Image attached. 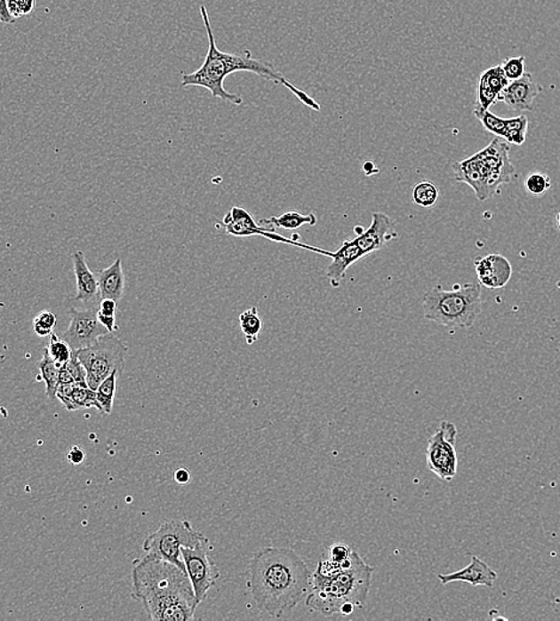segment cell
Masks as SVG:
<instances>
[{
	"mask_svg": "<svg viewBox=\"0 0 560 621\" xmlns=\"http://www.w3.org/2000/svg\"><path fill=\"white\" fill-rule=\"evenodd\" d=\"M308 565L288 547H264L250 563L249 588L262 612L283 617L304 599L311 589Z\"/></svg>",
	"mask_w": 560,
	"mask_h": 621,
	"instance_id": "cell-1",
	"label": "cell"
},
{
	"mask_svg": "<svg viewBox=\"0 0 560 621\" xmlns=\"http://www.w3.org/2000/svg\"><path fill=\"white\" fill-rule=\"evenodd\" d=\"M131 595L152 621L194 620L200 605L187 570L148 553L133 561Z\"/></svg>",
	"mask_w": 560,
	"mask_h": 621,
	"instance_id": "cell-2",
	"label": "cell"
},
{
	"mask_svg": "<svg viewBox=\"0 0 560 621\" xmlns=\"http://www.w3.org/2000/svg\"><path fill=\"white\" fill-rule=\"evenodd\" d=\"M200 10L201 17H203L207 31L208 52L206 57H204V64L196 71L182 76V85L184 88H188V86H200V88L207 89L212 93V96L217 97V99L231 103L233 106H242L244 100L236 93L228 92L225 89L224 82L233 73L252 72L260 78L273 82L274 84L284 85L304 106L315 110V112H320L319 103L313 100L308 93L292 84L283 73L277 71L270 62L252 58L250 51H244L243 53H226V52L219 50L217 43H215L206 6L201 5Z\"/></svg>",
	"mask_w": 560,
	"mask_h": 621,
	"instance_id": "cell-3",
	"label": "cell"
},
{
	"mask_svg": "<svg viewBox=\"0 0 560 621\" xmlns=\"http://www.w3.org/2000/svg\"><path fill=\"white\" fill-rule=\"evenodd\" d=\"M373 572L374 568L355 550L344 565H337L330 560L322 561L312 575L306 606L324 617L349 616L355 609H363L366 606Z\"/></svg>",
	"mask_w": 560,
	"mask_h": 621,
	"instance_id": "cell-4",
	"label": "cell"
},
{
	"mask_svg": "<svg viewBox=\"0 0 560 621\" xmlns=\"http://www.w3.org/2000/svg\"><path fill=\"white\" fill-rule=\"evenodd\" d=\"M452 169L454 179L471 187L479 201L495 195L500 186L511 182L515 173L509 145L500 138L493 139L485 148L465 161L454 163Z\"/></svg>",
	"mask_w": 560,
	"mask_h": 621,
	"instance_id": "cell-5",
	"label": "cell"
},
{
	"mask_svg": "<svg viewBox=\"0 0 560 621\" xmlns=\"http://www.w3.org/2000/svg\"><path fill=\"white\" fill-rule=\"evenodd\" d=\"M422 308L427 321L447 328H471L482 314V287L480 283H455L453 290L446 291L437 284L424 294Z\"/></svg>",
	"mask_w": 560,
	"mask_h": 621,
	"instance_id": "cell-6",
	"label": "cell"
},
{
	"mask_svg": "<svg viewBox=\"0 0 560 621\" xmlns=\"http://www.w3.org/2000/svg\"><path fill=\"white\" fill-rule=\"evenodd\" d=\"M127 353V346L113 334L104 335L88 348L76 350V355L86 370L88 386L96 391L115 370L123 373Z\"/></svg>",
	"mask_w": 560,
	"mask_h": 621,
	"instance_id": "cell-7",
	"label": "cell"
},
{
	"mask_svg": "<svg viewBox=\"0 0 560 621\" xmlns=\"http://www.w3.org/2000/svg\"><path fill=\"white\" fill-rule=\"evenodd\" d=\"M204 534L197 532L189 521L170 520L146 537L142 549L153 557L160 558L187 570L182 558V547H191L203 539Z\"/></svg>",
	"mask_w": 560,
	"mask_h": 621,
	"instance_id": "cell-8",
	"label": "cell"
},
{
	"mask_svg": "<svg viewBox=\"0 0 560 621\" xmlns=\"http://www.w3.org/2000/svg\"><path fill=\"white\" fill-rule=\"evenodd\" d=\"M458 429L454 423L441 422L436 432L428 440L427 464L429 470L441 480L451 482L458 472V454L455 450Z\"/></svg>",
	"mask_w": 560,
	"mask_h": 621,
	"instance_id": "cell-9",
	"label": "cell"
},
{
	"mask_svg": "<svg viewBox=\"0 0 560 621\" xmlns=\"http://www.w3.org/2000/svg\"><path fill=\"white\" fill-rule=\"evenodd\" d=\"M210 549L211 541L207 537L194 546L182 547V558L198 603L207 598L210 589L220 578V570L208 553Z\"/></svg>",
	"mask_w": 560,
	"mask_h": 621,
	"instance_id": "cell-10",
	"label": "cell"
},
{
	"mask_svg": "<svg viewBox=\"0 0 560 621\" xmlns=\"http://www.w3.org/2000/svg\"><path fill=\"white\" fill-rule=\"evenodd\" d=\"M220 227L225 228L226 234L233 235V237L246 238L260 235V237L269 239V241L297 246V248L320 253V255L328 256V258H332L333 256V251L304 244V243L294 241L293 238L284 237V235L277 234L274 230H268L266 227H260L252 215L242 207H232L222 219Z\"/></svg>",
	"mask_w": 560,
	"mask_h": 621,
	"instance_id": "cell-11",
	"label": "cell"
},
{
	"mask_svg": "<svg viewBox=\"0 0 560 621\" xmlns=\"http://www.w3.org/2000/svg\"><path fill=\"white\" fill-rule=\"evenodd\" d=\"M69 315H71V322H69L68 330L62 332L61 338L71 346L75 352L88 348V346L95 345L104 335L110 334L106 326L100 322L95 308L83 311L71 308Z\"/></svg>",
	"mask_w": 560,
	"mask_h": 621,
	"instance_id": "cell-12",
	"label": "cell"
},
{
	"mask_svg": "<svg viewBox=\"0 0 560 621\" xmlns=\"http://www.w3.org/2000/svg\"><path fill=\"white\" fill-rule=\"evenodd\" d=\"M473 115L480 121L486 131L495 134L497 138L503 139L508 144L520 146L526 142L528 124H530L526 115L502 119L490 110L473 112Z\"/></svg>",
	"mask_w": 560,
	"mask_h": 621,
	"instance_id": "cell-13",
	"label": "cell"
},
{
	"mask_svg": "<svg viewBox=\"0 0 560 621\" xmlns=\"http://www.w3.org/2000/svg\"><path fill=\"white\" fill-rule=\"evenodd\" d=\"M398 235L396 223L388 214L373 211L371 227L367 230L364 228L363 234L357 235L354 239L366 258L371 253L379 251L386 243L393 241Z\"/></svg>",
	"mask_w": 560,
	"mask_h": 621,
	"instance_id": "cell-14",
	"label": "cell"
},
{
	"mask_svg": "<svg viewBox=\"0 0 560 621\" xmlns=\"http://www.w3.org/2000/svg\"><path fill=\"white\" fill-rule=\"evenodd\" d=\"M475 268L480 286L489 290L506 287L513 275V267L510 262L499 253H490V255L476 258Z\"/></svg>",
	"mask_w": 560,
	"mask_h": 621,
	"instance_id": "cell-15",
	"label": "cell"
},
{
	"mask_svg": "<svg viewBox=\"0 0 560 621\" xmlns=\"http://www.w3.org/2000/svg\"><path fill=\"white\" fill-rule=\"evenodd\" d=\"M509 83L502 65L485 69L480 75L478 85H476V100L473 112L490 110L493 104L500 102V97Z\"/></svg>",
	"mask_w": 560,
	"mask_h": 621,
	"instance_id": "cell-16",
	"label": "cell"
},
{
	"mask_svg": "<svg viewBox=\"0 0 560 621\" xmlns=\"http://www.w3.org/2000/svg\"><path fill=\"white\" fill-rule=\"evenodd\" d=\"M542 86L534 81L531 73H524L523 77L509 83L500 97V102L516 112H531L534 100L542 92Z\"/></svg>",
	"mask_w": 560,
	"mask_h": 621,
	"instance_id": "cell-17",
	"label": "cell"
},
{
	"mask_svg": "<svg viewBox=\"0 0 560 621\" xmlns=\"http://www.w3.org/2000/svg\"><path fill=\"white\" fill-rule=\"evenodd\" d=\"M437 578L443 585H448L452 582H465L473 587L482 585V587L492 588L499 575L485 561L476 556H472L471 563L462 570L452 572V574H438Z\"/></svg>",
	"mask_w": 560,
	"mask_h": 621,
	"instance_id": "cell-18",
	"label": "cell"
},
{
	"mask_svg": "<svg viewBox=\"0 0 560 621\" xmlns=\"http://www.w3.org/2000/svg\"><path fill=\"white\" fill-rule=\"evenodd\" d=\"M72 261L76 283V300L84 304H92L99 300L100 298L99 277L90 270L84 253L76 251L72 255Z\"/></svg>",
	"mask_w": 560,
	"mask_h": 621,
	"instance_id": "cell-19",
	"label": "cell"
},
{
	"mask_svg": "<svg viewBox=\"0 0 560 621\" xmlns=\"http://www.w3.org/2000/svg\"><path fill=\"white\" fill-rule=\"evenodd\" d=\"M364 258L355 239H346L337 251H333L332 261L326 268L325 275L332 287H339L346 276L347 270Z\"/></svg>",
	"mask_w": 560,
	"mask_h": 621,
	"instance_id": "cell-20",
	"label": "cell"
},
{
	"mask_svg": "<svg viewBox=\"0 0 560 621\" xmlns=\"http://www.w3.org/2000/svg\"><path fill=\"white\" fill-rule=\"evenodd\" d=\"M100 299L120 301L124 291V274L123 261L117 259L108 268L100 270L99 275Z\"/></svg>",
	"mask_w": 560,
	"mask_h": 621,
	"instance_id": "cell-21",
	"label": "cell"
},
{
	"mask_svg": "<svg viewBox=\"0 0 560 621\" xmlns=\"http://www.w3.org/2000/svg\"><path fill=\"white\" fill-rule=\"evenodd\" d=\"M59 401L68 409V411L95 408L102 412L96 391L92 390L89 386H83V385L75 384L69 394L59 399Z\"/></svg>",
	"mask_w": 560,
	"mask_h": 621,
	"instance_id": "cell-22",
	"label": "cell"
},
{
	"mask_svg": "<svg viewBox=\"0 0 560 621\" xmlns=\"http://www.w3.org/2000/svg\"><path fill=\"white\" fill-rule=\"evenodd\" d=\"M316 221L318 220H316L315 213L301 214L298 211H287L280 217L262 219L260 224L270 225L274 228H281V230L294 231L305 227V225L315 227Z\"/></svg>",
	"mask_w": 560,
	"mask_h": 621,
	"instance_id": "cell-23",
	"label": "cell"
},
{
	"mask_svg": "<svg viewBox=\"0 0 560 621\" xmlns=\"http://www.w3.org/2000/svg\"><path fill=\"white\" fill-rule=\"evenodd\" d=\"M37 369L40 370V379L46 384L48 398H57L58 388L60 386V379H59L60 369L52 359L46 348L44 350L43 359L37 362Z\"/></svg>",
	"mask_w": 560,
	"mask_h": 621,
	"instance_id": "cell-24",
	"label": "cell"
},
{
	"mask_svg": "<svg viewBox=\"0 0 560 621\" xmlns=\"http://www.w3.org/2000/svg\"><path fill=\"white\" fill-rule=\"evenodd\" d=\"M34 9L35 0H0V20L15 23L20 17L30 15Z\"/></svg>",
	"mask_w": 560,
	"mask_h": 621,
	"instance_id": "cell-25",
	"label": "cell"
},
{
	"mask_svg": "<svg viewBox=\"0 0 560 621\" xmlns=\"http://www.w3.org/2000/svg\"><path fill=\"white\" fill-rule=\"evenodd\" d=\"M239 325L246 343L249 346L255 345L259 341L263 329L262 318H260L256 307L249 308L239 315Z\"/></svg>",
	"mask_w": 560,
	"mask_h": 621,
	"instance_id": "cell-26",
	"label": "cell"
},
{
	"mask_svg": "<svg viewBox=\"0 0 560 621\" xmlns=\"http://www.w3.org/2000/svg\"><path fill=\"white\" fill-rule=\"evenodd\" d=\"M120 370H115L111 373L96 390L97 399H99L100 407H102V414L109 415L113 411L114 398L116 394L117 378L120 376Z\"/></svg>",
	"mask_w": 560,
	"mask_h": 621,
	"instance_id": "cell-27",
	"label": "cell"
},
{
	"mask_svg": "<svg viewBox=\"0 0 560 621\" xmlns=\"http://www.w3.org/2000/svg\"><path fill=\"white\" fill-rule=\"evenodd\" d=\"M438 188L430 180H422L417 183L412 189V201L420 207L431 208L436 204L438 200Z\"/></svg>",
	"mask_w": 560,
	"mask_h": 621,
	"instance_id": "cell-28",
	"label": "cell"
},
{
	"mask_svg": "<svg viewBox=\"0 0 560 621\" xmlns=\"http://www.w3.org/2000/svg\"><path fill=\"white\" fill-rule=\"evenodd\" d=\"M46 349L54 362L58 364L59 369H61L66 363H68V361L71 360L73 355V352H75V350L71 348V346H69L61 336L54 334V332L51 335L50 345L46 346Z\"/></svg>",
	"mask_w": 560,
	"mask_h": 621,
	"instance_id": "cell-29",
	"label": "cell"
},
{
	"mask_svg": "<svg viewBox=\"0 0 560 621\" xmlns=\"http://www.w3.org/2000/svg\"><path fill=\"white\" fill-rule=\"evenodd\" d=\"M117 301L113 299H100L97 315L100 322L108 329L110 334L118 330L116 325Z\"/></svg>",
	"mask_w": 560,
	"mask_h": 621,
	"instance_id": "cell-30",
	"label": "cell"
},
{
	"mask_svg": "<svg viewBox=\"0 0 560 621\" xmlns=\"http://www.w3.org/2000/svg\"><path fill=\"white\" fill-rule=\"evenodd\" d=\"M34 331L38 338H47L53 334L55 325H57V317L53 312L43 311L40 312L34 319Z\"/></svg>",
	"mask_w": 560,
	"mask_h": 621,
	"instance_id": "cell-31",
	"label": "cell"
},
{
	"mask_svg": "<svg viewBox=\"0 0 560 621\" xmlns=\"http://www.w3.org/2000/svg\"><path fill=\"white\" fill-rule=\"evenodd\" d=\"M524 188H526L527 192L532 194V195H544V194L551 188V179H549L548 175H545V173H531V175L527 176L526 180H524Z\"/></svg>",
	"mask_w": 560,
	"mask_h": 621,
	"instance_id": "cell-32",
	"label": "cell"
},
{
	"mask_svg": "<svg viewBox=\"0 0 560 621\" xmlns=\"http://www.w3.org/2000/svg\"><path fill=\"white\" fill-rule=\"evenodd\" d=\"M503 71L506 73L507 78L510 82L516 81L523 77L524 73V68H526V58L517 57V58H508L503 61L502 64Z\"/></svg>",
	"mask_w": 560,
	"mask_h": 621,
	"instance_id": "cell-33",
	"label": "cell"
},
{
	"mask_svg": "<svg viewBox=\"0 0 560 621\" xmlns=\"http://www.w3.org/2000/svg\"><path fill=\"white\" fill-rule=\"evenodd\" d=\"M65 366L66 369L71 372L72 377L75 378L76 384L83 385V386H88V381H86V370L85 367L83 366V363L80 362L79 357L76 355V352H73L71 360H69L68 363H66Z\"/></svg>",
	"mask_w": 560,
	"mask_h": 621,
	"instance_id": "cell-34",
	"label": "cell"
},
{
	"mask_svg": "<svg viewBox=\"0 0 560 621\" xmlns=\"http://www.w3.org/2000/svg\"><path fill=\"white\" fill-rule=\"evenodd\" d=\"M353 549L344 544H333L329 549V560L337 565H344L349 561Z\"/></svg>",
	"mask_w": 560,
	"mask_h": 621,
	"instance_id": "cell-35",
	"label": "cell"
},
{
	"mask_svg": "<svg viewBox=\"0 0 560 621\" xmlns=\"http://www.w3.org/2000/svg\"><path fill=\"white\" fill-rule=\"evenodd\" d=\"M66 458L72 465H80L84 463L86 459V453L82 446H73L68 453L66 454Z\"/></svg>",
	"mask_w": 560,
	"mask_h": 621,
	"instance_id": "cell-36",
	"label": "cell"
},
{
	"mask_svg": "<svg viewBox=\"0 0 560 621\" xmlns=\"http://www.w3.org/2000/svg\"><path fill=\"white\" fill-rule=\"evenodd\" d=\"M175 481L179 484H188L191 481V474L190 472L187 470V468H179L175 472Z\"/></svg>",
	"mask_w": 560,
	"mask_h": 621,
	"instance_id": "cell-37",
	"label": "cell"
},
{
	"mask_svg": "<svg viewBox=\"0 0 560 621\" xmlns=\"http://www.w3.org/2000/svg\"><path fill=\"white\" fill-rule=\"evenodd\" d=\"M59 379H60V384H75V378L72 377L71 372L68 369H66V366L61 367L60 369V376H59Z\"/></svg>",
	"mask_w": 560,
	"mask_h": 621,
	"instance_id": "cell-38",
	"label": "cell"
},
{
	"mask_svg": "<svg viewBox=\"0 0 560 621\" xmlns=\"http://www.w3.org/2000/svg\"><path fill=\"white\" fill-rule=\"evenodd\" d=\"M556 224H558V228L560 231V211H559L558 215H556Z\"/></svg>",
	"mask_w": 560,
	"mask_h": 621,
	"instance_id": "cell-39",
	"label": "cell"
}]
</instances>
